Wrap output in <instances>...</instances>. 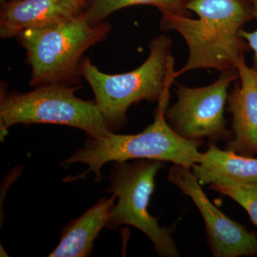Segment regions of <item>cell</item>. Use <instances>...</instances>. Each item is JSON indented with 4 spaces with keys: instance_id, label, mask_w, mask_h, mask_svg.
<instances>
[{
    "instance_id": "7a4b0ae2",
    "label": "cell",
    "mask_w": 257,
    "mask_h": 257,
    "mask_svg": "<svg viewBox=\"0 0 257 257\" xmlns=\"http://www.w3.org/2000/svg\"><path fill=\"white\" fill-rule=\"evenodd\" d=\"M170 92L159 101L155 121L143 133L136 135H116L111 132L100 138H88L84 146L64 161L62 165L79 162L88 169L76 177H69L64 182H72L85 178L94 172L95 182L103 179L101 168L109 162H125L132 160H152L172 162L191 170L200 162L202 153L199 148L203 140H189L182 138L170 127L165 119V109L168 105Z\"/></svg>"
},
{
    "instance_id": "ba28073f",
    "label": "cell",
    "mask_w": 257,
    "mask_h": 257,
    "mask_svg": "<svg viewBox=\"0 0 257 257\" xmlns=\"http://www.w3.org/2000/svg\"><path fill=\"white\" fill-rule=\"evenodd\" d=\"M169 180L188 196L200 212L207 241L215 257L257 256V234L221 212L208 199L202 185L190 170L175 165L169 171Z\"/></svg>"
},
{
    "instance_id": "5b68a950",
    "label": "cell",
    "mask_w": 257,
    "mask_h": 257,
    "mask_svg": "<svg viewBox=\"0 0 257 257\" xmlns=\"http://www.w3.org/2000/svg\"><path fill=\"white\" fill-rule=\"evenodd\" d=\"M78 89L66 84H49L30 92L2 94L1 141L9 128L18 124L66 125L79 128L92 138L111 133L96 103L75 96Z\"/></svg>"
},
{
    "instance_id": "5bb4252c",
    "label": "cell",
    "mask_w": 257,
    "mask_h": 257,
    "mask_svg": "<svg viewBox=\"0 0 257 257\" xmlns=\"http://www.w3.org/2000/svg\"><path fill=\"white\" fill-rule=\"evenodd\" d=\"M209 188L231 198L241 206L257 227V182L235 186L211 184Z\"/></svg>"
},
{
    "instance_id": "30bf717a",
    "label": "cell",
    "mask_w": 257,
    "mask_h": 257,
    "mask_svg": "<svg viewBox=\"0 0 257 257\" xmlns=\"http://www.w3.org/2000/svg\"><path fill=\"white\" fill-rule=\"evenodd\" d=\"M87 0H12L0 15V36L11 38L27 30L52 28L85 13Z\"/></svg>"
},
{
    "instance_id": "8992f818",
    "label": "cell",
    "mask_w": 257,
    "mask_h": 257,
    "mask_svg": "<svg viewBox=\"0 0 257 257\" xmlns=\"http://www.w3.org/2000/svg\"><path fill=\"white\" fill-rule=\"evenodd\" d=\"M165 163L152 160H135L131 163L128 161L114 162L106 192L115 194L117 203H115L106 227L134 226L147 235L159 256L179 257L180 253L172 237L176 226H160L158 219L148 211L155 177Z\"/></svg>"
},
{
    "instance_id": "6da1fadb",
    "label": "cell",
    "mask_w": 257,
    "mask_h": 257,
    "mask_svg": "<svg viewBox=\"0 0 257 257\" xmlns=\"http://www.w3.org/2000/svg\"><path fill=\"white\" fill-rule=\"evenodd\" d=\"M187 9L198 19L162 13L161 29L179 32L189 48L188 60L175 72L176 78L195 69H236L250 48L239 33L254 19L251 0H191Z\"/></svg>"
},
{
    "instance_id": "2e32d148",
    "label": "cell",
    "mask_w": 257,
    "mask_h": 257,
    "mask_svg": "<svg viewBox=\"0 0 257 257\" xmlns=\"http://www.w3.org/2000/svg\"><path fill=\"white\" fill-rule=\"evenodd\" d=\"M2 2H5V0H1Z\"/></svg>"
},
{
    "instance_id": "9c48e42d",
    "label": "cell",
    "mask_w": 257,
    "mask_h": 257,
    "mask_svg": "<svg viewBox=\"0 0 257 257\" xmlns=\"http://www.w3.org/2000/svg\"><path fill=\"white\" fill-rule=\"evenodd\" d=\"M239 82L227 97V111L232 115V138L225 150L243 157L257 155V69L249 67L244 56L236 62Z\"/></svg>"
},
{
    "instance_id": "7c38bea8",
    "label": "cell",
    "mask_w": 257,
    "mask_h": 257,
    "mask_svg": "<svg viewBox=\"0 0 257 257\" xmlns=\"http://www.w3.org/2000/svg\"><path fill=\"white\" fill-rule=\"evenodd\" d=\"M116 197L102 198L80 217L71 221L61 231V239L50 257H87L93 251V244L101 229L106 227Z\"/></svg>"
},
{
    "instance_id": "4fadbf2b",
    "label": "cell",
    "mask_w": 257,
    "mask_h": 257,
    "mask_svg": "<svg viewBox=\"0 0 257 257\" xmlns=\"http://www.w3.org/2000/svg\"><path fill=\"white\" fill-rule=\"evenodd\" d=\"M191 0H95L85 12L88 23L92 26L102 23L103 20L122 8L138 5L157 7L162 13H172L191 18L187 5Z\"/></svg>"
},
{
    "instance_id": "3957f363",
    "label": "cell",
    "mask_w": 257,
    "mask_h": 257,
    "mask_svg": "<svg viewBox=\"0 0 257 257\" xmlns=\"http://www.w3.org/2000/svg\"><path fill=\"white\" fill-rule=\"evenodd\" d=\"M174 64L172 41L161 35L150 42L146 61L131 72L103 73L86 58L81 62L79 73L92 87L96 106L113 132L124 126L126 111L134 103L142 100L159 102L170 92L176 79Z\"/></svg>"
},
{
    "instance_id": "52a82bcc",
    "label": "cell",
    "mask_w": 257,
    "mask_h": 257,
    "mask_svg": "<svg viewBox=\"0 0 257 257\" xmlns=\"http://www.w3.org/2000/svg\"><path fill=\"white\" fill-rule=\"evenodd\" d=\"M239 79L237 69L221 72L219 79L207 87L190 88L177 84V101L165 109V119L171 128L182 138L210 143L228 142L232 133L226 126L225 106L228 89Z\"/></svg>"
},
{
    "instance_id": "8fae6325",
    "label": "cell",
    "mask_w": 257,
    "mask_h": 257,
    "mask_svg": "<svg viewBox=\"0 0 257 257\" xmlns=\"http://www.w3.org/2000/svg\"><path fill=\"white\" fill-rule=\"evenodd\" d=\"M191 170L202 186H235L257 182V159L219 150L213 143H209L207 151L202 153V160Z\"/></svg>"
},
{
    "instance_id": "9a60e30c",
    "label": "cell",
    "mask_w": 257,
    "mask_h": 257,
    "mask_svg": "<svg viewBox=\"0 0 257 257\" xmlns=\"http://www.w3.org/2000/svg\"><path fill=\"white\" fill-rule=\"evenodd\" d=\"M251 6H252L253 15L257 22V0H251ZM239 36L246 40L248 44V46L253 51V62L252 67L257 69V28L254 32H249L242 30H240Z\"/></svg>"
},
{
    "instance_id": "277c9868",
    "label": "cell",
    "mask_w": 257,
    "mask_h": 257,
    "mask_svg": "<svg viewBox=\"0 0 257 257\" xmlns=\"http://www.w3.org/2000/svg\"><path fill=\"white\" fill-rule=\"evenodd\" d=\"M110 30L109 23L89 25L84 14L57 26L19 35L32 67L31 85L77 80L83 54L104 41Z\"/></svg>"
}]
</instances>
